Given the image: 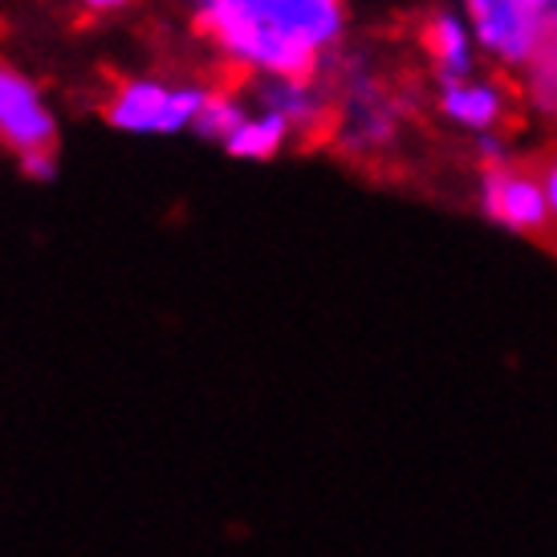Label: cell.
<instances>
[{
	"mask_svg": "<svg viewBox=\"0 0 557 557\" xmlns=\"http://www.w3.org/2000/svg\"><path fill=\"white\" fill-rule=\"evenodd\" d=\"M476 41L509 65H533L549 46V33L525 0H465Z\"/></svg>",
	"mask_w": 557,
	"mask_h": 557,
	"instance_id": "7a4b0ae2",
	"label": "cell"
},
{
	"mask_svg": "<svg viewBox=\"0 0 557 557\" xmlns=\"http://www.w3.org/2000/svg\"><path fill=\"white\" fill-rule=\"evenodd\" d=\"M440 110L448 114L451 123L472 126V131H488V135L509 119L505 94L488 86V82H448L444 94H440Z\"/></svg>",
	"mask_w": 557,
	"mask_h": 557,
	"instance_id": "52a82bcc",
	"label": "cell"
},
{
	"mask_svg": "<svg viewBox=\"0 0 557 557\" xmlns=\"http://www.w3.org/2000/svg\"><path fill=\"white\" fill-rule=\"evenodd\" d=\"M168 98H171L168 86H159V82H151V78L123 82L119 94H114V102L107 107V119H110V126L131 131V135H163Z\"/></svg>",
	"mask_w": 557,
	"mask_h": 557,
	"instance_id": "8992f818",
	"label": "cell"
},
{
	"mask_svg": "<svg viewBox=\"0 0 557 557\" xmlns=\"http://www.w3.org/2000/svg\"><path fill=\"white\" fill-rule=\"evenodd\" d=\"M261 102L264 114H277L289 126H313L325 119L318 94L310 90V82H289V78H273L261 86Z\"/></svg>",
	"mask_w": 557,
	"mask_h": 557,
	"instance_id": "9c48e42d",
	"label": "cell"
},
{
	"mask_svg": "<svg viewBox=\"0 0 557 557\" xmlns=\"http://www.w3.org/2000/svg\"><path fill=\"white\" fill-rule=\"evenodd\" d=\"M529 98L545 114H557V41H549L542 49V58L529 65Z\"/></svg>",
	"mask_w": 557,
	"mask_h": 557,
	"instance_id": "7c38bea8",
	"label": "cell"
},
{
	"mask_svg": "<svg viewBox=\"0 0 557 557\" xmlns=\"http://www.w3.org/2000/svg\"><path fill=\"white\" fill-rule=\"evenodd\" d=\"M423 46L432 53V62L440 65L444 86L468 78V70H472V41H468V29L460 25V16H432L428 29H423Z\"/></svg>",
	"mask_w": 557,
	"mask_h": 557,
	"instance_id": "ba28073f",
	"label": "cell"
},
{
	"mask_svg": "<svg viewBox=\"0 0 557 557\" xmlns=\"http://www.w3.org/2000/svg\"><path fill=\"white\" fill-rule=\"evenodd\" d=\"M82 4H90V9H123L126 0H82Z\"/></svg>",
	"mask_w": 557,
	"mask_h": 557,
	"instance_id": "2e32d148",
	"label": "cell"
},
{
	"mask_svg": "<svg viewBox=\"0 0 557 557\" xmlns=\"http://www.w3.org/2000/svg\"><path fill=\"white\" fill-rule=\"evenodd\" d=\"M525 4L533 9V16L545 25L549 41H557V0H525Z\"/></svg>",
	"mask_w": 557,
	"mask_h": 557,
	"instance_id": "9a60e30c",
	"label": "cell"
},
{
	"mask_svg": "<svg viewBox=\"0 0 557 557\" xmlns=\"http://www.w3.org/2000/svg\"><path fill=\"white\" fill-rule=\"evenodd\" d=\"M203 25L224 46V53H233L236 62L264 70L273 78L310 82L313 70H318V49L301 46L294 37L277 33L273 25H264L261 16L248 9V0L203 9Z\"/></svg>",
	"mask_w": 557,
	"mask_h": 557,
	"instance_id": "6da1fadb",
	"label": "cell"
},
{
	"mask_svg": "<svg viewBox=\"0 0 557 557\" xmlns=\"http://www.w3.org/2000/svg\"><path fill=\"white\" fill-rule=\"evenodd\" d=\"M484 212L512 233L554 240V216H549V200L537 171L493 163L484 171Z\"/></svg>",
	"mask_w": 557,
	"mask_h": 557,
	"instance_id": "3957f363",
	"label": "cell"
},
{
	"mask_svg": "<svg viewBox=\"0 0 557 557\" xmlns=\"http://www.w3.org/2000/svg\"><path fill=\"white\" fill-rule=\"evenodd\" d=\"M285 135H289V123H285V119H277V114H261V119H248L224 147L240 159H269L281 151Z\"/></svg>",
	"mask_w": 557,
	"mask_h": 557,
	"instance_id": "30bf717a",
	"label": "cell"
},
{
	"mask_svg": "<svg viewBox=\"0 0 557 557\" xmlns=\"http://www.w3.org/2000/svg\"><path fill=\"white\" fill-rule=\"evenodd\" d=\"M245 123H248V114H245V107L236 102L233 94H208L200 119H196V131H200L203 139L228 143Z\"/></svg>",
	"mask_w": 557,
	"mask_h": 557,
	"instance_id": "8fae6325",
	"label": "cell"
},
{
	"mask_svg": "<svg viewBox=\"0 0 557 557\" xmlns=\"http://www.w3.org/2000/svg\"><path fill=\"white\" fill-rule=\"evenodd\" d=\"M537 175H542V187H545V200H549V216H554V240H557V147H549L537 163Z\"/></svg>",
	"mask_w": 557,
	"mask_h": 557,
	"instance_id": "4fadbf2b",
	"label": "cell"
},
{
	"mask_svg": "<svg viewBox=\"0 0 557 557\" xmlns=\"http://www.w3.org/2000/svg\"><path fill=\"white\" fill-rule=\"evenodd\" d=\"M248 9L261 16L264 25H273L277 33L310 49L334 46L342 33L338 0H248Z\"/></svg>",
	"mask_w": 557,
	"mask_h": 557,
	"instance_id": "5b68a950",
	"label": "cell"
},
{
	"mask_svg": "<svg viewBox=\"0 0 557 557\" xmlns=\"http://www.w3.org/2000/svg\"><path fill=\"white\" fill-rule=\"evenodd\" d=\"M21 163V171L29 175V180H53V171H58V163H53V151H37V156H21L16 159Z\"/></svg>",
	"mask_w": 557,
	"mask_h": 557,
	"instance_id": "5bb4252c",
	"label": "cell"
},
{
	"mask_svg": "<svg viewBox=\"0 0 557 557\" xmlns=\"http://www.w3.org/2000/svg\"><path fill=\"white\" fill-rule=\"evenodd\" d=\"M0 143L16 151V159L58 147V123L46 98L9 62H0Z\"/></svg>",
	"mask_w": 557,
	"mask_h": 557,
	"instance_id": "277c9868",
	"label": "cell"
}]
</instances>
